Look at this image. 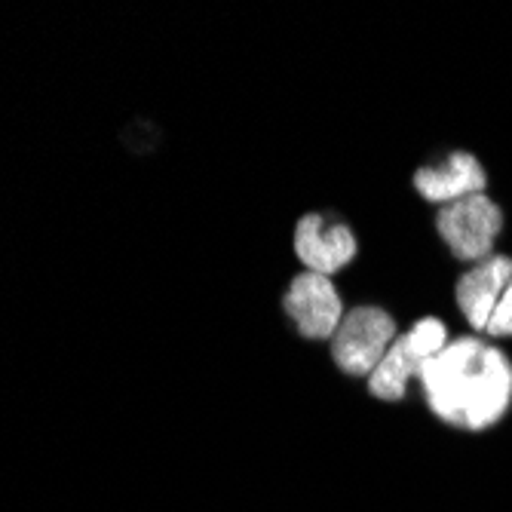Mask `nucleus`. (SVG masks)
Listing matches in <instances>:
<instances>
[{
  "label": "nucleus",
  "mask_w": 512,
  "mask_h": 512,
  "mask_svg": "<svg viewBox=\"0 0 512 512\" xmlns=\"http://www.w3.org/2000/svg\"><path fill=\"white\" fill-rule=\"evenodd\" d=\"M421 384L436 417L479 433L509 411L512 362L479 338H460L424 365Z\"/></svg>",
  "instance_id": "nucleus-1"
},
{
  "label": "nucleus",
  "mask_w": 512,
  "mask_h": 512,
  "mask_svg": "<svg viewBox=\"0 0 512 512\" xmlns=\"http://www.w3.org/2000/svg\"><path fill=\"white\" fill-rule=\"evenodd\" d=\"M436 227L457 261L479 264L494 255V243L503 230V212L491 197L476 194L442 206L436 215Z\"/></svg>",
  "instance_id": "nucleus-2"
},
{
  "label": "nucleus",
  "mask_w": 512,
  "mask_h": 512,
  "mask_svg": "<svg viewBox=\"0 0 512 512\" xmlns=\"http://www.w3.org/2000/svg\"><path fill=\"white\" fill-rule=\"evenodd\" d=\"M396 322L381 307H356L344 316V322L335 332L332 356L338 368L347 375H375V368L384 362L390 347L396 344Z\"/></svg>",
  "instance_id": "nucleus-3"
},
{
  "label": "nucleus",
  "mask_w": 512,
  "mask_h": 512,
  "mask_svg": "<svg viewBox=\"0 0 512 512\" xmlns=\"http://www.w3.org/2000/svg\"><path fill=\"white\" fill-rule=\"evenodd\" d=\"M448 347L445 322L439 319H421L414 329L390 347L384 362L368 378V390L381 399H402L411 378H421L424 365Z\"/></svg>",
  "instance_id": "nucleus-4"
},
{
  "label": "nucleus",
  "mask_w": 512,
  "mask_h": 512,
  "mask_svg": "<svg viewBox=\"0 0 512 512\" xmlns=\"http://www.w3.org/2000/svg\"><path fill=\"white\" fill-rule=\"evenodd\" d=\"M286 313L298 322L304 338H335L338 325L344 322V307L332 279L313 270L295 276L286 295Z\"/></svg>",
  "instance_id": "nucleus-5"
},
{
  "label": "nucleus",
  "mask_w": 512,
  "mask_h": 512,
  "mask_svg": "<svg viewBox=\"0 0 512 512\" xmlns=\"http://www.w3.org/2000/svg\"><path fill=\"white\" fill-rule=\"evenodd\" d=\"M295 252L307 264V270L332 276L356 255V240L350 227L341 221H329L322 215H304L295 230Z\"/></svg>",
  "instance_id": "nucleus-6"
},
{
  "label": "nucleus",
  "mask_w": 512,
  "mask_h": 512,
  "mask_svg": "<svg viewBox=\"0 0 512 512\" xmlns=\"http://www.w3.org/2000/svg\"><path fill=\"white\" fill-rule=\"evenodd\" d=\"M509 283H512V258L506 255H491L488 261H479L473 270L460 276L457 304L476 332H488V322L497 304L503 301Z\"/></svg>",
  "instance_id": "nucleus-7"
},
{
  "label": "nucleus",
  "mask_w": 512,
  "mask_h": 512,
  "mask_svg": "<svg viewBox=\"0 0 512 512\" xmlns=\"http://www.w3.org/2000/svg\"><path fill=\"white\" fill-rule=\"evenodd\" d=\"M485 184H488V175L482 163L467 151L451 154L445 166H427L414 172V188L430 203H445V206L485 194Z\"/></svg>",
  "instance_id": "nucleus-8"
},
{
  "label": "nucleus",
  "mask_w": 512,
  "mask_h": 512,
  "mask_svg": "<svg viewBox=\"0 0 512 512\" xmlns=\"http://www.w3.org/2000/svg\"><path fill=\"white\" fill-rule=\"evenodd\" d=\"M485 335H491V338H509L512 335V283H509L503 301L497 304V310H494V316L488 322V332Z\"/></svg>",
  "instance_id": "nucleus-9"
}]
</instances>
